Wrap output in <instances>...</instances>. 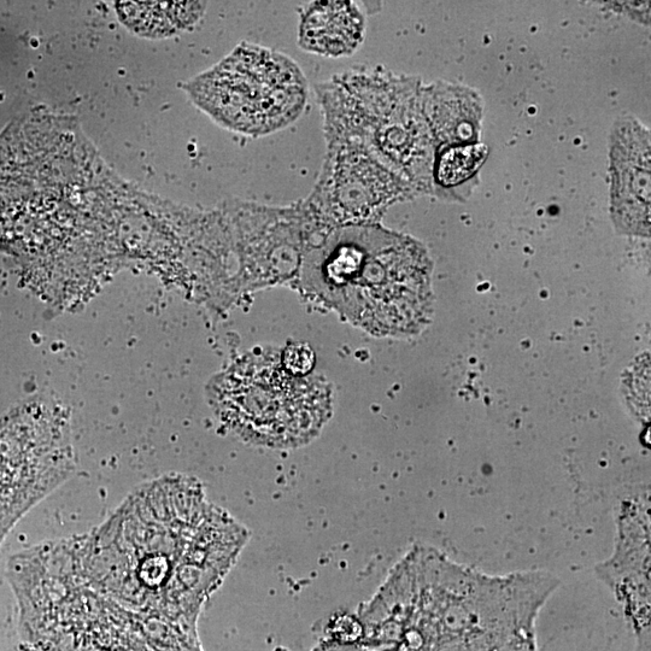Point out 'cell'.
<instances>
[{"label": "cell", "mask_w": 651, "mask_h": 651, "mask_svg": "<svg viewBox=\"0 0 651 651\" xmlns=\"http://www.w3.org/2000/svg\"><path fill=\"white\" fill-rule=\"evenodd\" d=\"M248 541V530L184 475L140 486L97 530L75 539L93 588L193 636L204 603Z\"/></svg>", "instance_id": "6da1fadb"}, {"label": "cell", "mask_w": 651, "mask_h": 651, "mask_svg": "<svg viewBox=\"0 0 651 651\" xmlns=\"http://www.w3.org/2000/svg\"><path fill=\"white\" fill-rule=\"evenodd\" d=\"M299 271L306 289L368 332H414L430 314L425 250L375 224L321 233L304 252Z\"/></svg>", "instance_id": "7a4b0ae2"}, {"label": "cell", "mask_w": 651, "mask_h": 651, "mask_svg": "<svg viewBox=\"0 0 651 651\" xmlns=\"http://www.w3.org/2000/svg\"><path fill=\"white\" fill-rule=\"evenodd\" d=\"M418 81L378 67L316 87L326 144L361 146L415 193L432 192L433 142Z\"/></svg>", "instance_id": "3957f363"}, {"label": "cell", "mask_w": 651, "mask_h": 651, "mask_svg": "<svg viewBox=\"0 0 651 651\" xmlns=\"http://www.w3.org/2000/svg\"><path fill=\"white\" fill-rule=\"evenodd\" d=\"M211 404L228 430L243 441L272 449L312 442L332 414L325 379L296 374L283 355L251 354L217 378Z\"/></svg>", "instance_id": "277c9868"}, {"label": "cell", "mask_w": 651, "mask_h": 651, "mask_svg": "<svg viewBox=\"0 0 651 651\" xmlns=\"http://www.w3.org/2000/svg\"><path fill=\"white\" fill-rule=\"evenodd\" d=\"M189 90L222 126L252 138L291 126L308 98L306 76L291 57L251 43L240 44Z\"/></svg>", "instance_id": "5b68a950"}, {"label": "cell", "mask_w": 651, "mask_h": 651, "mask_svg": "<svg viewBox=\"0 0 651 651\" xmlns=\"http://www.w3.org/2000/svg\"><path fill=\"white\" fill-rule=\"evenodd\" d=\"M318 181L303 201L321 230L374 225L384 211L414 190L361 146L328 143Z\"/></svg>", "instance_id": "8992f818"}, {"label": "cell", "mask_w": 651, "mask_h": 651, "mask_svg": "<svg viewBox=\"0 0 651 651\" xmlns=\"http://www.w3.org/2000/svg\"><path fill=\"white\" fill-rule=\"evenodd\" d=\"M73 468L66 422L0 428V543Z\"/></svg>", "instance_id": "52a82bcc"}, {"label": "cell", "mask_w": 651, "mask_h": 651, "mask_svg": "<svg viewBox=\"0 0 651 651\" xmlns=\"http://www.w3.org/2000/svg\"><path fill=\"white\" fill-rule=\"evenodd\" d=\"M613 213L625 232L649 236L650 133L636 120L617 123L612 142Z\"/></svg>", "instance_id": "ba28073f"}, {"label": "cell", "mask_w": 651, "mask_h": 651, "mask_svg": "<svg viewBox=\"0 0 651 651\" xmlns=\"http://www.w3.org/2000/svg\"><path fill=\"white\" fill-rule=\"evenodd\" d=\"M366 34V17L355 2H313L304 8L298 45L310 54L351 56Z\"/></svg>", "instance_id": "9c48e42d"}, {"label": "cell", "mask_w": 651, "mask_h": 651, "mask_svg": "<svg viewBox=\"0 0 651 651\" xmlns=\"http://www.w3.org/2000/svg\"><path fill=\"white\" fill-rule=\"evenodd\" d=\"M421 103L433 151L477 139L480 109L471 93L456 86L436 84L421 90Z\"/></svg>", "instance_id": "30bf717a"}, {"label": "cell", "mask_w": 651, "mask_h": 651, "mask_svg": "<svg viewBox=\"0 0 651 651\" xmlns=\"http://www.w3.org/2000/svg\"><path fill=\"white\" fill-rule=\"evenodd\" d=\"M120 19L133 31L149 37H167L195 25L205 3H117Z\"/></svg>", "instance_id": "8fae6325"}, {"label": "cell", "mask_w": 651, "mask_h": 651, "mask_svg": "<svg viewBox=\"0 0 651 651\" xmlns=\"http://www.w3.org/2000/svg\"><path fill=\"white\" fill-rule=\"evenodd\" d=\"M489 150L483 144L450 145L433 152L432 191L442 196L471 179L483 166Z\"/></svg>", "instance_id": "7c38bea8"}, {"label": "cell", "mask_w": 651, "mask_h": 651, "mask_svg": "<svg viewBox=\"0 0 651 651\" xmlns=\"http://www.w3.org/2000/svg\"><path fill=\"white\" fill-rule=\"evenodd\" d=\"M283 361L289 371L296 374H309L313 368L314 356L306 346H292L283 355Z\"/></svg>", "instance_id": "4fadbf2b"}]
</instances>
